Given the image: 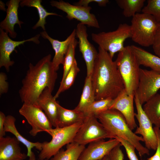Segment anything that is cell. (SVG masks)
<instances>
[{"label":"cell","mask_w":160,"mask_h":160,"mask_svg":"<svg viewBox=\"0 0 160 160\" xmlns=\"http://www.w3.org/2000/svg\"><path fill=\"white\" fill-rule=\"evenodd\" d=\"M115 138L118 140L125 148L129 160H139L135 152L136 148L132 144L121 138L115 137Z\"/></svg>","instance_id":"obj_33"},{"label":"cell","mask_w":160,"mask_h":160,"mask_svg":"<svg viewBox=\"0 0 160 160\" xmlns=\"http://www.w3.org/2000/svg\"><path fill=\"white\" fill-rule=\"evenodd\" d=\"M109 2L108 0H80L74 4V5L84 7H88L89 4L91 2H95L97 3L99 6H105Z\"/></svg>","instance_id":"obj_38"},{"label":"cell","mask_w":160,"mask_h":160,"mask_svg":"<svg viewBox=\"0 0 160 160\" xmlns=\"http://www.w3.org/2000/svg\"><path fill=\"white\" fill-rule=\"evenodd\" d=\"M121 145L120 143L110 152L108 154L110 160H124V155L121 148Z\"/></svg>","instance_id":"obj_34"},{"label":"cell","mask_w":160,"mask_h":160,"mask_svg":"<svg viewBox=\"0 0 160 160\" xmlns=\"http://www.w3.org/2000/svg\"><path fill=\"white\" fill-rule=\"evenodd\" d=\"M20 0H10L8 1L6 5V15L4 19L0 23V28L7 33L10 37L15 38L17 35L14 30V26L17 24L20 28L23 22L20 20L18 17V9Z\"/></svg>","instance_id":"obj_20"},{"label":"cell","mask_w":160,"mask_h":160,"mask_svg":"<svg viewBox=\"0 0 160 160\" xmlns=\"http://www.w3.org/2000/svg\"><path fill=\"white\" fill-rule=\"evenodd\" d=\"M91 78L95 100L114 99L125 89L115 61L99 47Z\"/></svg>","instance_id":"obj_1"},{"label":"cell","mask_w":160,"mask_h":160,"mask_svg":"<svg viewBox=\"0 0 160 160\" xmlns=\"http://www.w3.org/2000/svg\"><path fill=\"white\" fill-rule=\"evenodd\" d=\"M137 113L135 116L139 123L135 133L142 135L144 140L145 147L148 149L156 150L157 146V138L153 127V124L144 112L137 95L134 96Z\"/></svg>","instance_id":"obj_12"},{"label":"cell","mask_w":160,"mask_h":160,"mask_svg":"<svg viewBox=\"0 0 160 160\" xmlns=\"http://www.w3.org/2000/svg\"><path fill=\"white\" fill-rule=\"evenodd\" d=\"M160 89V73L152 70L140 68L139 83L135 94L140 104H144Z\"/></svg>","instance_id":"obj_11"},{"label":"cell","mask_w":160,"mask_h":160,"mask_svg":"<svg viewBox=\"0 0 160 160\" xmlns=\"http://www.w3.org/2000/svg\"><path fill=\"white\" fill-rule=\"evenodd\" d=\"M103 127L114 137L123 138L132 144L140 157L150 155L149 150L140 142H144L142 136L135 134L128 125L122 114L114 109H108L95 115Z\"/></svg>","instance_id":"obj_3"},{"label":"cell","mask_w":160,"mask_h":160,"mask_svg":"<svg viewBox=\"0 0 160 160\" xmlns=\"http://www.w3.org/2000/svg\"><path fill=\"white\" fill-rule=\"evenodd\" d=\"M7 77L4 72L0 73V95L7 92L9 88L8 83L7 81Z\"/></svg>","instance_id":"obj_37"},{"label":"cell","mask_w":160,"mask_h":160,"mask_svg":"<svg viewBox=\"0 0 160 160\" xmlns=\"http://www.w3.org/2000/svg\"><path fill=\"white\" fill-rule=\"evenodd\" d=\"M120 143L115 138L106 141L103 139L91 143L82 152L78 160H100Z\"/></svg>","instance_id":"obj_15"},{"label":"cell","mask_w":160,"mask_h":160,"mask_svg":"<svg viewBox=\"0 0 160 160\" xmlns=\"http://www.w3.org/2000/svg\"><path fill=\"white\" fill-rule=\"evenodd\" d=\"M19 112L31 126L32 129L29 133L31 136H36L41 132L48 133L52 129V125L44 112L36 105L23 103Z\"/></svg>","instance_id":"obj_10"},{"label":"cell","mask_w":160,"mask_h":160,"mask_svg":"<svg viewBox=\"0 0 160 160\" xmlns=\"http://www.w3.org/2000/svg\"><path fill=\"white\" fill-rule=\"evenodd\" d=\"M6 116L2 111H0V138L4 137L6 132L4 129V123Z\"/></svg>","instance_id":"obj_39"},{"label":"cell","mask_w":160,"mask_h":160,"mask_svg":"<svg viewBox=\"0 0 160 160\" xmlns=\"http://www.w3.org/2000/svg\"><path fill=\"white\" fill-rule=\"evenodd\" d=\"M44 160H48L46 159H45Z\"/></svg>","instance_id":"obj_41"},{"label":"cell","mask_w":160,"mask_h":160,"mask_svg":"<svg viewBox=\"0 0 160 160\" xmlns=\"http://www.w3.org/2000/svg\"><path fill=\"white\" fill-rule=\"evenodd\" d=\"M143 109L155 127L160 128V94L157 93L145 102Z\"/></svg>","instance_id":"obj_24"},{"label":"cell","mask_w":160,"mask_h":160,"mask_svg":"<svg viewBox=\"0 0 160 160\" xmlns=\"http://www.w3.org/2000/svg\"><path fill=\"white\" fill-rule=\"evenodd\" d=\"M20 142L15 137L0 138V160H24L27 154L21 152Z\"/></svg>","instance_id":"obj_18"},{"label":"cell","mask_w":160,"mask_h":160,"mask_svg":"<svg viewBox=\"0 0 160 160\" xmlns=\"http://www.w3.org/2000/svg\"><path fill=\"white\" fill-rule=\"evenodd\" d=\"M83 122L72 125L52 129L48 133L52 137L49 142L42 143V149L38 156L39 160L50 159L65 145L73 141L76 134Z\"/></svg>","instance_id":"obj_5"},{"label":"cell","mask_w":160,"mask_h":160,"mask_svg":"<svg viewBox=\"0 0 160 160\" xmlns=\"http://www.w3.org/2000/svg\"><path fill=\"white\" fill-rule=\"evenodd\" d=\"M145 0H116L118 6L123 10L124 16L127 17H133L140 13L144 6Z\"/></svg>","instance_id":"obj_28"},{"label":"cell","mask_w":160,"mask_h":160,"mask_svg":"<svg viewBox=\"0 0 160 160\" xmlns=\"http://www.w3.org/2000/svg\"><path fill=\"white\" fill-rule=\"evenodd\" d=\"M76 30V36L79 39V51L82 54L86 65L87 76H89L92 74L98 52L88 40L87 28L85 25L81 23H79Z\"/></svg>","instance_id":"obj_14"},{"label":"cell","mask_w":160,"mask_h":160,"mask_svg":"<svg viewBox=\"0 0 160 160\" xmlns=\"http://www.w3.org/2000/svg\"><path fill=\"white\" fill-rule=\"evenodd\" d=\"M147 4L141 11L152 15L158 22H160V0H148Z\"/></svg>","instance_id":"obj_32"},{"label":"cell","mask_w":160,"mask_h":160,"mask_svg":"<svg viewBox=\"0 0 160 160\" xmlns=\"http://www.w3.org/2000/svg\"><path fill=\"white\" fill-rule=\"evenodd\" d=\"M93 115L86 116L73 141L85 145L92 142L105 138H114V136Z\"/></svg>","instance_id":"obj_8"},{"label":"cell","mask_w":160,"mask_h":160,"mask_svg":"<svg viewBox=\"0 0 160 160\" xmlns=\"http://www.w3.org/2000/svg\"><path fill=\"white\" fill-rule=\"evenodd\" d=\"M100 160H110L108 156V155L105 156L103 159Z\"/></svg>","instance_id":"obj_40"},{"label":"cell","mask_w":160,"mask_h":160,"mask_svg":"<svg viewBox=\"0 0 160 160\" xmlns=\"http://www.w3.org/2000/svg\"><path fill=\"white\" fill-rule=\"evenodd\" d=\"M78 44V41L75 38L73 39L69 45L63 64V73L59 87H61L62 86L66 76L73 65L75 59V49Z\"/></svg>","instance_id":"obj_29"},{"label":"cell","mask_w":160,"mask_h":160,"mask_svg":"<svg viewBox=\"0 0 160 160\" xmlns=\"http://www.w3.org/2000/svg\"><path fill=\"white\" fill-rule=\"evenodd\" d=\"M48 55L35 65L30 63L26 75L22 81L19 93L22 102L36 105L39 96L46 88L52 92L57 78V71Z\"/></svg>","instance_id":"obj_2"},{"label":"cell","mask_w":160,"mask_h":160,"mask_svg":"<svg viewBox=\"0 0 160 160\" xmlns=\"http://www.w3.org/2000/svg\"><path fill=\"white\" fill-rule=\"evenodd\" d=\"M8 34L0 28V68L4 67L7 72L9 71L10 67L14 63V61L11 60L10 56L14 51H17L15 49L16 47L28 41H32L39 44L41 36L40 34H38L27 39L15 41L11 39Z\"/></svg>","instance_id":"obj_13"},{"label":"cell","mask_w":160,"mask_h":160,"mask_svg":"<svg viewBox=\"0 0 160 160\" xmlns=\"http://www.w3.org/2000/svg\"><path fill=\"white\" fill-rule=\"evenodd\" d=\"M95 101L91 75L87 76L79 103L74 109L83 112L88 107Z\"/></svg>","instance_id":"obj_27"},{"label":"cell","mask_w":160,"mask_h":160,"mask_svg":"<svg viewBox=\"0 0 160 160\" xmlns=\"http://www.w3.org/2000/svg\"><path fill=\"white\" fill-rule=\"evenodd\" d=\"M52 93L48 88H45L39 96L35 105L43 111L52 126L55 128L57 127L59 103Z\"/></svg>","instance_id":"obj_19"},{"label":"cell","mask_w":160,"mask_h":160,"mask_svg":"<svg viewBox=\"0 0 160 160\" xmlns=\"http://www.w3.org/2000/svg\"><path fill=\"white\" fill-rule=\"evenodd\" d=\"M15 121L16 119L13 116L11 115L6 116L4 125L5 132L12 133L20 142L26 147L27 150V156L29 157L28 160H36L35 154L32 151V149L35 148L37 150L41 151L42 149V143L39 142H32L23 137L16 128Z\"/></svg>","instance_id":"obj_21"},{"label":"cell","mask_w":160,"mask_h":160,"mask_svg":"<svg viewBox=\"0 0 160 160\" xmlns=\"http://www.w3.org/2000/svg\"><path fill=\"white\" fill-rule=\"evenodd\" d=\"M134 98V96L129 95L125 89L113 99L109 109L116 110L120 112L132 130L137 127L135 120Z\"/></svg>","instance_id":"obj_16"},{"label":"cell","mask_w":160,"mask_h":160,"mask_svg":"<svg viewBox=\"0 0 160 160\" xmlns=\"http://www.w3.org/2000/svg\"><path fill=\"white\" fill-rule=\"evenodd\" d=\"M40 34L43 38L49 41L55 51V54L52 62L55 70L57 71L60 65H63L69 45L73 39L76 37V29L73 30L65 40L62 41L53 39L45 31L41 32Z\"/></svg>","instance_id":"obj_17"},{"label":"cell","mask_w":160,"mask_h":160,"mask_svg":"<svg viewBox=\"0 0 160 160\" xmlns=\"http://www.w3.org/2000/svg\"><path fill=\"white\" fill-rule=\"evenodd\" d=\"M158 23L150 15L136 14L132 17L130 25L132 40L143 47L152 46Z\"/></svg>","instance_id":"obj_7"},{"label":"cell","mask_w":160,"mask_h":160,"mask_svg":"<svg viewBox=\"0 0 160 160\" xmlns=\"http://www.w3.org/2000/svg\"><path fill=\"white\" fill-rule=\"evenodd\" d=\"M85 148V145L73 141L66 145L65 150L61 149L50 160H78Z\"/></svg>","instance_id":"obj_25"},{"label":"cell","mask_w":160,"mask_h":160,"mask_svg":"<svg viewBox=\"0 0 160 160\" xmlns=\"http://www.w3.org/2000/svg\"><path fill=\"white\" fill-rule=\"evenodd\" d=\"M153 129L157 138V146L156 151L153 156L143 160H160V129L155 127Z\"/></svg>","instance_id":"obj_36"},{"label":"cell","mask_w":160,"mask_h":160,"mask_svg":"<svg viewBox=\"0 0 160 160\" xmlns=\"http://www.w3.org/2000/svg\"><path fill=\"white\" fill-rule=\"evenodd\" d=\"M152 46L155 55L160 57V22L158 23Z\"/></svg>","instance_id":"obj_35"},{"label":"cell","mask_w":160,"mask_h":160,"mask_svg":"<svg viewBox=\"0 0 160 160\" xmlns=\"http://www.w3.org/2000/svg\"><path fill=\"white\" fill-rule=\"evenodd\" d=\"M85 117L83 112L75 109H68L59 104L56 127H68L79 122H83Z\"/></svg>","instance_id":"obj_22"},{"label":"cell","mask_w":160,"mask_h":160,"mask_svg":"<svg viewBox=\"0 0 160 160\" xmlns=\"http://www.w3.org/2000/svg\"><path fill=\"white\" fill-rule=\"evenodd\" d=\"M50 3L52 6L65 12L66 17L70 20L74 19L85 25L96 28L100 27L95 15L90 13L92 8L89 6L72 5L61 0H52Z\"/></svg>","instance_id":"obj_9"},{"label":"cell","mask_w":160,"mask_h":160,"mask_svg":"<svg viewBox=\"0 0 160 160\" xmlns=\"http://www.w3.org/2000/svg\"><path fill=\"white\" fill-rule=\"evenodd\" d=\"M131 36L130 25L126 23L120 24L113 31L91 34L92 40L99 47L107 51L112 59L116 53L124 49V41Z\"/></svg>","instance_id":"obj_6"},{"label":"cell","mask_w":160,"mask_h":160,"mask_svg":"<svg viewBox=\"0 0 160 160\" xmlns=\"http://www.w3.org/2000/svg\"><path fill=\"white\" fill-rule=\"evenodd\" d=\"M41 0H22L20 5L22 7L24 6L34 7L35 8L38 12L39 20L32 27L33 29H36L39 27H41L44 31H45V25L46 24V19L49 15H53L61 16L56 13L48 12L41 4Z\"/></svg>","instance_id":"obj_26"},{"label":"cell","mask_w":160,"mask_h":160,"mask_svg":"<svg viewBox=\"0 0 160 160\" xmlns=\"http://www.w3.org/2000/svg\"><path fill=\"white\" fill-rule=\"evenodd\" d=\"M80 69L78 67L76 59L75 60L73 65L70 71L66 76L61 87L58 89L54 96V98H58L62 92L68 89L73 84L76 77L80 71Z\"/></svg>","instance_id":"obj_31"},{"label":"cell","mask_w":160,"mask_h":160,"mask_svg":"<svg viewBox=\"0 0 160 160\" xmlns=\"http://www.w3.org/2000/svg\"><path fill=\"white\" fill-rule=\"evenodd\" d=\"M140 65L149 67L160 73V57L137 46H130Z\"/></svg>","instance_id":"obj_23"},{"label":"cell","mask_w":160,"mask_h":160,"mask_svg":"<svg viewBox=\"0 0 160 160\" xmlns=\"http://www.w3.org/2000/svg\"><path fill=\"white\" fill-rule=\"evenodd\" d=\"M113 100L111 99H106L95 100L83 112L85 116L90 115H95L109 109Z\"/></svg>","instance_id":"obj_30"},{"label":"cell","mask_w":160,"mask_h":160,"mask_svg":"<svg viewBox=\"0 0 160 160\" xmlns=\"http://www.w3.org/2000/svg\"><path fill=\"white\" fill-rule=\"evenodd\" d=\"M115 61L125 90L129 95L134 96L139 83L140 68L130 46L125 47L119 52Z\"/></svg>","instance_id":"obj_4"}]
</instances>
